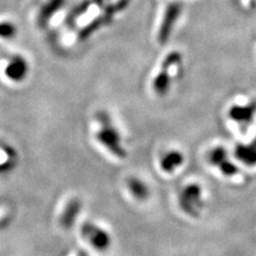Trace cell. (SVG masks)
Listing matches in <instances>:
<instances>
[{"mask_svg": "<svg viewBox=\"0 0 256 256\" xmlns=\"http://www.w3.org/2000/svg\"><path fill=\"white\" fill-rule=\"evenodd\" d=\"M98 122V130L96 132V140L105 148L111 155L118 159L127 157L126 150L122 143V136L116 126L112 122L107 112H100L96 116Z\"/></svg>", "mask_w": 256, "mask_h": 256, "instance_id": "cell-1", "label": "cell"}, {"mask_svg": "<svg viewBox=\"0 0 256 256\" xmlns=\"http://www.w3.org/2000/svg\"><path fill=\"white\" fill-rule=\"evenodd\" d=\"M182 63V54L178 50H172L164 56V60L160 63L159 70L152 82V88L156 95L164 98L170 92L174 78L173 72L176 68H180Z\"/></svg>", "mask_w": 256, "mask_h": 256, "instance_id": "cell-2", "label": "cell"}, {"mask_svg": "<svg viewBox=\"0 0 256 256\" xmlns=\"http://www.w3.org/2000/svg\"><path fill=\"white\" fill-rule=\"evenodd\" d=\"M202 187L196 182H190L184 187L178 194L180 210L191 218H198L204 207Z\"/></svg>", "mask_w": 256, "mask_h": 256, "instance_id": "cell-3", "label": "cell"}, {"mask_svg": "<svg viewBox=\"0 0 256 256\" xmlns=\"http://www.w3.org/2000/svg\"><path fill=\"white\" fill-rule=\"evenodd\" d=\"M80 234L93 249L98 252H106L110 249L112 239L108 232L91 221H86L80 228Z\"/></svg>", "mask_w": 256, "mask_h": 256, "instance_id": "cell-4", "label": "cell"}, {"mask_svg": "<svg viewBox=\"0 0 256 256\" xmlns=\"http://www.w3.org/2000/svg\"><path fill=\"white\" fill-rule=\"evenodd\" d=\"M182 11V4L178 0H172L166 4L162 15V20L158 31V40L160 44H164L170 38L172 30L175 27Z\"/></svg>", "mask_w": 256, "mask_h": 256, "instance_id": "cell-5", "label": "cell"}, {"mask_svg": "<svg viewBox=\"0 0 256 256\" xmlns=\"http://www.w3.org/2000/svg\"><path fill=\"white\" fill-rule=\"evenodd\" d=\"M208 162L216 168L224 176H234L238 173V168L228 159V150L223 146H217L212 148L208 154Z\"/></svg>", "mask_w": 256, "mask_h": 256, "instance_id": "cell-6", "label": "cell"}, {"mask_svg": "<svg viewBox=\"0 0 256 256\" xmlns=\"http://www.w3.org/2000/svg\"><path fill=\"white\" fill-rule=\"evenodd\" d=\"M82 210V202L78 198H70L66 203V207L60 216V226L64 230H70L74 226V224L79 217V214Z\"/></svg>", "mask_w": 256, "mask_h": 256, "instance_id": "cell-7", "label": "cell"}, {"mask_svg": "<svg viewBox=\"0 0 256 256\" xmlns=\"http://www.w3.org/2000/svg\"><path fill=\"white\" fill-rule=\"evenodd\" d=\"M256 112V102H253L250 105L240 106L235 105L228 110V116L234 122L238 123L242 127L249 126V124L253 121L254 114Z\"/></svg>", "mask_w": 256, "mask_h": 256, "instance_id": "cell-8", "label": "cell"}, {"mask_svg": "<svg viewBox=\"0 0 256 256\" xmlns=\"http://www.w3.org/2000/svg\"><path fill=\"white\" fill-rule=\"evenodd\" d=\"M126 186L132 198L139 202L146 201L150 196V190L148 184L137 176H130L126 180Z\"/></svg>", "mask_w": 256, "mask_h": 256, "instance_id": "cell-9", "label": "cell"}, {"mask_svg": "<svg viewBox=\"0 0 256 256\" xmlns=\"http://www.w3.org/2000/svg\"><path fill=\"white\" fill-rule=\"evenodd\" d=\"M184 160H185V157L182 152L176 150H168L160 158V169L166 173H173L178 168L182 166Z\"/></svg>", "mask_w": 256, "mask_h": 256, "instance_id": "cell-10", "label": "cell"}, {"mask_svg": "<svg viewBox=\"0 0 256 256\" xmlns=\"http://www.w3.org/2000/svg\"><path fill=\"white\" fill-rule=\"evenodd\" d=\"M235 157L246 166H256V139L250 144H238L235 148Z\"/></svg>", "mask_w": 256, "mask_h": 256, "instance_id": "cell-11", "label": "cell"}, {"mask_svg": "<svg viewBox=\"0 0 256 256\" xmlns=\"http://www.w3.org/2000/svg\"><path fill=\"white\" fill-rule=\"evenodd\" d=\"M28 63L22 57H15L6 66V75L14 82H22L28 73Z\"/></svg>", "mask_w": 256, "mask_h": 256, "instance_id": "cell-12", "label": "cell"}, {"mask_svg": "<svg viewBox=\"0 0 256 256\" xmlns=\"http://www.w3.org/2000/svg\"><path fill=\"white\" fill-rule=\"evenodd\" d=\"M16 28L11 22H4L0 25V36L11 38L14 36Z\"/></svg>", "mask_w": 256, "mask_h": 256, "instance_id": "cell-13", "label": "cell"}, {"mask_svg": "<svg viewBox=\"0 0 256 256\" xmlns=\"http://www.w3.org/2000/svg\"><path fill=\"white\" fill-rule=\"evenodd\" d=\"M76 256H90V255H89V253H88V252H86L84 250H80V251H78Z\"/></svg>", "mask_w": 256, "mask_h": 256, "instance_id": "cell-14", "label": "cell"}]
</instances>
